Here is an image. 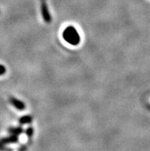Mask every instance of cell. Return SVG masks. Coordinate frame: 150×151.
Instances as JSON below:
<instances>
[{
    "mask_svg": "<svg viewBox=\"0 0 150 151\" xmlns=\"http://www.w3.org/2000/svg\"><path fill=\"white\" fill-rule=\"evenodd\" d=\"M63 38L72 45H78L80 42V35L78 34L77 29L73 26L67 27L63 32Z\"/></svg>",
    "mask_w": 150,
    "mask_h": 151,
    "instance_id": "obj_1",
    "label": "cell"
},
{
    "mask_svg": "<svg viewBox=\"0 0 150 151\" xmlns=\"http://www.w3.org/2000/svg\"><path fill=\"white\" fill-rule=\"evenodd\" d=\"M41 12H42V15L44 21L46 23L51 22V15L49 12V10H48V6H47L45 0H42V2H41Z\"/></svg>",
    "mask_w": 150,
    "mask_h": 151,
    "instance_id": "obj_2",
    "label": "cell"
},
{
    "mask_svg": "<svg viewBox=\"0 0 150 151\" xmlns=\"http://www.w3.org/2000/svg\"><path fill=\"white\" fill-rule=\"evenodd\" d=\"M9 102L11 103V104L14 107H15L17 110L19 111H23V110L25 109V104L23 103L22 101L17 99V98H14V97H11L9 98Z\"/></svg>",
    "mask_w": 150,
    "mask_h": 151,
    "instance_id": "obj_3",
    "label": "cell"
},
{
    "mask_svg": "<svg viewBox=\"0 0 150 151\" xmlns=\"http://www.w3.org/2000/svg\"><path fill=\"white\" fill-rule=\"evenodd\" d=\"M19 141V137L16 135L11 134L9 137H4L0 139V144L6 145V144H16Z\"/></svg>",
    "mask_w": 150,
    "mask_h": 151,
    "instance_id": "obj_4",
    "label": "cell"
},
{
    "mask_svg": "<svg viewBox=\"0 0 150 151\" xmlns=\"http://www.w3.org/2000/svg\"><path fill=\"white\" fill-rule=\"evenodd\" d=\"M33 121V117L30 115H25V116H22V117H20L19 120V122L20 124H29Z\"/></svg>",
    "mask_w": 150,
    "mask_h": 151,
    "instance_id": "obj_5",
    "label": "cell"
},
{
    "mask_svg": "<svg viewBox=\"0 0 150 151\" xmlns=\"http://www.w3.org/2000/svg\"><path fill=\"white\" fill-rule=\"evenodd\" d=\"M8 131H9V134L19 136V135L22 134L24 130H23L22 127H9V128L8 129Z\"/></svg>",
    "mask_w": 150,
    "mask_h": 151,
    "instance_id": "obj_6",
    "label": "cell"
},
{
    "mask_svg": "<svg viewBox=\"0 0 150 151\" xmlns=\"http://www.w3.org/2000/svg\"><path fill=\"white\" fill-rule=\"evenodd\" d=\"M25 134H26L27 137L29 139H31V138L32 137L33 134H34V128H33L32 127H29L28 128L26 129L25 130Z\"/></svg>",
    "mask_w": 150,
    "mask_h": 151,
    "instance_id": "obj_7",
    "label": "cell"
},
{
    "mask_svg": "<svg viewBox=\"0 0 150 151\" xmlns=\"http://www.w3.org/2000/svg\"><path fill=\"white\" fill-rule=\"evenodd\" d=\"M6 71V69L5 66L2 65H0V75H3Z\"/></svg>",
    "mask_w": 150,
    "mask_h": 151,
    "instance_id": "obj_8",
    "label": "cell"
},
{
    "mask_svg": "<svg viewBox=\"0 0 150 151\" xmlns=\"http://www.w3.org/2000/svg\"><path fill=\"white\" fill-rule=\"evenodd\" d=\"M0 151H12V150L9 149V148L6 147L5 145L0 144Z\"/></svg>",
    "mask_w": 150,
    "mask_h": 151,
    "instance_id": "obj_9",
    "label": "cell"
},
{
    "mask_svg": "<svg viewBox=\"0 0 150 151\" xmlns=\"http://www.w3.org/2000/svg\"><path fill=\"white\" fill-rule=\"evenodd\" d=\"M26 145H22L21 147L19 149V151H26Z\"/></svg>",
    "mask_w": 150,
    "mask_h": 151,
    "instance_id": "obj_10",
    "label": "cell"
}]
</instances>
